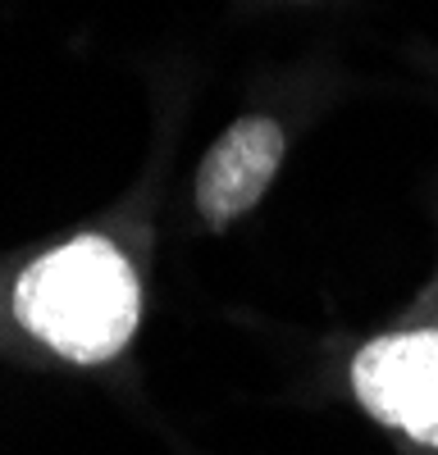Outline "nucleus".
Masks as SVG:
<instances>
[{"mask_svg": "<svg viewBox=\"0 0 438 455\" xmlns=\"http://www.w3.org/2000/svg\"><path fill=\"white\" fill-rule=\"evenodd\" d=\"M14 319L69 364L115 360L142 323V278L101 233H78L36 255L14 283Z\"/></svg>", "mask_w": 438, "mask_h": 455, "instance_id": "f257e3e1", "label": "nucleus"}, {"mask_svg": "<svg viewBox=\"0 0 438 455\" xmlns=\"http://www.w3.org/2000/svg\"><path fill=\"white\" fill-rule=\"evenodd\" d=\"M352 396L375 424L438 451V328L365 341L352 355Z\"/></svg>", "mask_w": 438, "mask_h": 455, "instance_id": "f03ea898", "label": "nucleus"}, {"mask_svg": "<svg viewBox=\"0 0 438 455\" xmlns=\"http://www.w3.org/2000/svg\"><path fill=\"white\" fill-rule=\"evenodd\" d=\"M283 156H288V132L270 114H247V119L229 124L201 156L197 214L210 228H229L233 219L251 214L270 192Z\"/></svg>", "mask_w": 438, "mask_h": 455, "instance_id": "7ed1b4c3", "label": "nucleus"}]
</instances>
